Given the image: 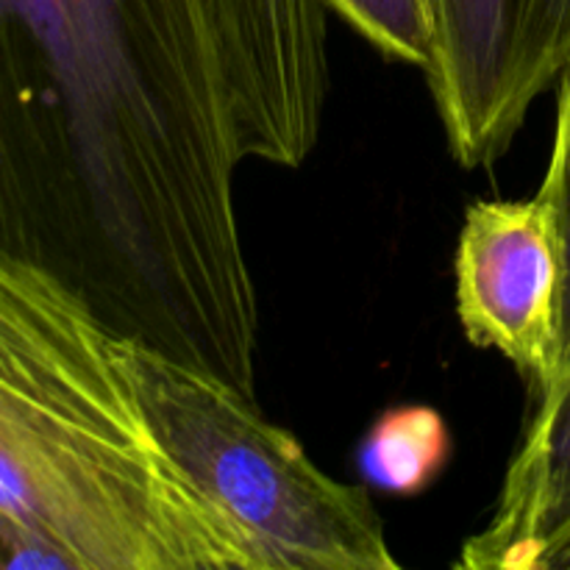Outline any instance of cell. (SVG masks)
I'll use <instances>...</instances> for the list:
<instances>
[{
	"label": "cell",
	"mask_w": 570,
	"mask_h": 570,
	"mask_svg": "<svg viewBox=\"0 0 570 570\" xmlns=\"http://www.w3.org/2000/svg\"><path fill=\"white\" fill-rule=\"evenodd\" d=\"M570 523V362L534 399L488 527L462 543L468 570H532L543 543Z\"/></svg>",
	"instance_id": "6"
},
{
	"label": "cell",
	"mask_w": 570,
	"mask_h": 570,
	"mask_svg": "<svg viewBox=\"0 0 570 570\" xmlns=\"http://www.w3.org/2000/svg\"><path fill=\"white\" fill-rule=\"evenodd\" d=\"M451 456V432L434 406L406 404L387 410L360 445V473L371 488L417 495L438 482Z\"/></svg>",
	"instance_id": "7"
},
{
	"label": "cell",
	"mask_w": 570,
	"mask_h": 570,
	"mask_svg": "<svg viewBox=\"0 0 570 570\" xmlns=\"http://www.w3.org/2000/svg\"><path fill=\"white\" fill-rule=\"evenodd\" d=\"M566 284V142L554 131L538 193L473 200L454 250L462 332L476 348L512 362L534 399L560 376Z\"/></svg>",
	"instance_id": "3"
},
{
	"label": "cell",
	"mask_w": 570,
	"mask_h": 570,
	"mask_svg": "<svg viewBox=\"0 0 570 570\" xmlns=\"http://www.w3.org/2000/svg\"><path fill=\"white\" fill-rule=\"evenodd\" d=\"M139 399L184 476L220 507L267 570H395L371 495L328 476L256 399L134 340Z\"/></svg>",
	"instance_id": "2"
},
{
	"label": "cell",
	"mask_w": 570,
	"mask_h": 570,
	"mask_svg": "<svg viewBox=\"0 0 570 570\" xmlns=\"http://www.w3.org/2000/svg\"><path fill=\"white\" fill-rule=\"evenodd\" d=\"M566 142V234H568V284H566V321H562V367L570 362V65L557 83V126ZM560 367V371H562Z\"/></svg>",
	"instance_id": "9"
},
{
	"label": "cell",
	"mask_w": 570,
	"mask_h": 570,
	"mask_svg": "<svg viewBox=\"0 0 570 570\" xmlns=\"http://www.w3.org/2000/svg\"><path fill=\"white\" fill-rule=\"evenodd\" d=\"M426 72L451 156L490 167L570 65V0H429Z\"/></svg>",
	"instance_id": "4"
},
{
	"label": "cell",
	"mask_w": 570,
	"mask_h": 570,
	"mask_svg": "<svg viewBox=\"0 0 570 570\" xmlns=\"http://www.w3.org/2000/svg\"><path fill=\"white\" fill-rule=\"evenodd\" d=\"M532 570H570V523L534 554Z\"/></svg>",
	"instance_id": "10"
},
{
	"label": "cell",
	"mask_w": 570,
	"mask_h": 570,
	"mask_svg": "<svg viewBox=\"0 0 570 570\" xmlns=\"http://www.w3.org/2000/svg\"><path fill=\"white\" fill-rule=\"evenodd\" d=\"M371 48L401 65L426 70L432 59L429 0H323Z\"/></svg>",
	"instance_id": "8"
},
{
	"label": "cell",
	"mask_w": 570,
	"mask_h": 570,
	"mask_svg": "<svg viewBox=\"0 0 570 570\" xmlns=\"http://www.w3.org/2000/svg\"><path fill=\"white\" fill-rule=\"evenodd\" d=\"M226 56L245 159L304 165L328 98V9L323 0H200Z\"/></svg>",
	"instance_id": "5"
},
{
	"label": "cell",
	"mask_w": 570,
	"mask_h": 570,
	"mask_svg": "<svg viewBox=\"0 0 570 570\" xmlns=\"http://www.w3.org/2000/svg\"><path fill=\"white\" fill-rule=\"evenodd\" d=\"M131 343L0 245V568L267 570L161 445Z\"/></svg>",
	"instance_id": "1"
}]
</instances>
